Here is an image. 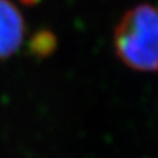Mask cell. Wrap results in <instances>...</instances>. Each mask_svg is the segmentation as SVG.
<instances>
[{"instance_id": "277c9868", "label": "cell", "mask_w": 158, "mask_h": 158, "mask_svg": "<svg viewBox=\"0 0 158 158\" xmlns=\"http://www.w3.org/2000/svg\"><path fill=\"white\" fill-rule=\"evenodd\" d=\"M24 3H28V4H32L33 2H36V0H23Z\"/></svg>"}, {"instance_id": "7a4b0ae2", "label": "cell", "mask_w": 158, "mask_h": 158, "mask_svg": "<svg viewBox=\"0 0 158 158\" xmlns=\"http://www.w3.org/2000/svg\"><path fill=\"white\" fill-rule=\"evenodd\" d=\"M24 32V19L16 6L8 0H0V59H6L17 52Z\"/></svg>"}, {"instance_id": "3957f363", "label": "cell", "mask_w": 158, "mask_h": 158, "mask_svg": "<svg viewBox=\"0 0 158 158\" xmlns=\"http://www.w3.org/2000/svg\"><path fill=\"white\" fill-rule=\"evenodd\" d=\"M54 46H56V40H54L53 34L49 32H41L36 34L32 41V50L38 56L50 54L54 50Z\"/></svg>"}, {"instance_id": "6da1fadb", "label": "cell", "mask_w": 158, "mask_h": 158, "mask_svg": "<svg viewBox=\"0 0 158 158\" xmlns=\"http://www.w3.org/2000/svg\"><path fill=\"white\" fill-rule=\"evenodd\" d=\"M117 57L137 71H158V8L140 4L124 13L115 29Z\"/></svg>"}]
</instances>
